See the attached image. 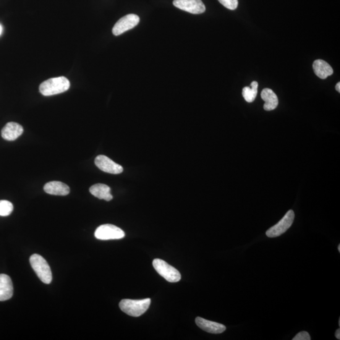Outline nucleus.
Instances as JSON below:
<instances>
[{"instance_id":"1a4fd4ad","label":"nucleus","mask_w":340,"mask_h":340,"mask_svg":"<svg viewBox=\"0 0 340 340\" xmlns=\"http://www.w3.org/2000/svg\"><path fill=\"white\" fill-rule=\"evenodd\" d=\"M96 166L101 171L111 174H120L123 168L120 164L115 163L112 159L104 155H99L95 158Z\"/></svg>"},{"instance_id":"f03ea898","label":"nucleus","mask_w":340,"mask_h":340,"mask_svg":"<svg viewBox=\"0 0 340 340\" xmlns=\"http://www.w3.org/2000/svg\"><path fill=\"white\" fill-rule=\"evenodd\" d=\"M150 304V298L142 300L123 299L119 303V307L127 315L139 317L148 310Z\"/></svg>"},{"instance_id":"6ab92c4d","label":"nucleus","mask_w":340,"mask_h":340,"mask_svg":"<svg viewBox=\"0 0 340 340\" xmlns=\"http://www.w3.org/2000/svg\"><path fill=\"white\" fill-rule=\"evenodd\" d=\"M224 7L227 9L234 10L238 6V0H218Z\"/></svg>"},{"instance_id":"423d86ee","label":"nucleus","mask_w":340,"mask_h":340,"mask_svg":"<svg viewBox=\"0 0 340 340\" xmlns=\"http://www.w3.org/2000/svg\"><path fill=\"white\" fill-rule=\"evenodd\" d=\"M95 236L100 240H119L125 236V232L114 225L104 224L96 229Z\"/></svg>"},{"instance_id":"b1692460","label":"nucleus","mask_w":340,"mask_h":340,"mask_svg":"<svg viewBox=\"0 0 340 340\" xmlns=\"http://www.w3.org/2000/svg\"><path fill=\"white\" fill-rule=\"evenodd\" d=\"M338 249L339 252H340V245H338Z\"/></svg>"},{"instance_id":"a211bd4d","label":"nucleus","mask_w":340,"mask_h":340,"mask_svg":"<svg viewBox=\"0 0 340 340\" xmlns=\"http://www.w3.org/2000/svg\"><path fill=\"white\" fill-rule=\"evenodd\" d=\"M14 211V206L8 200H0V216L10 215Z\"/></svg>"},{"instance_id":"9b49d317","label":"nucleus","mask_w":340,"mask_h":340,"mask_svg":"<svg viewBox=\"0 0 340 340\" xmlns=\"http://www.w3.org/2000/svg\"><path fill=\"white\" fill-rule=\"evenodd\" d=\"M23 128L16 122L7 123L2 130V136L7 141H15L23 134Z\"/></svg>"},{"instance_id":"dca6fc26","label":"nucleus","mask_w":340,"mask_h":340,"mask_svg":"<svg viewBox=\"0 0 340 340\" xmlns=\"http://www.w3.org/2000/svg\"><path fill=\"white\" fill-rule=\"evenodd\" d=\"M111 188L108 185L98 184L93 185L90 188V192L99 199L111 201L113 196L111 193Z\"/></svg>"},{"instance_id":"4be33fe9","label":"nucleus","mask_w":340,"mask_h":340,"mask_svg":"<svg viewBox=\"0 0 340 340\" xmlns=\"http://www.w3.org/2000/svg\"><path fill=\"white\" fill-rule=\"evenodd\" d=\"M336 90L337 91H338V92H339V93L340 92V83L339 82L337 83V84L336 85Z\"/></svg>"},{"instance_id":"412c9836","label":"nucleus","mask_w":340,"mask_h":340,"mask_svg":"<svg viewBox=\"0 0 340 340\" xmlns=\"http://www.w3.org/2000/svg\"><path fill=\"white\" fill-rule=\"evenodd\" d=\"M336 338L338 339H340V329L339 328L337 329L335 333Z\"/></svg>"},{"instance_id":"f257e3e1","label":"nucleus","mask_w":340,"mask_h":340,"mask_svg":"<svg viewBox=\"0 0 340 340\" xmlns=\"http://www.w3.org/2000/svg\"><path fill=\"white\" fill-rule=\"evenodd\" d=\"M70 82L64 77L50 78L41 83L39 91L44 96H52L65 92L69 90Z\"/></svg>"},{"instance_id":"f3484780","label":"nucleus","mask_w":340,"mask_h":340,"mask_svg":"<svg viewBox=\"0 0 340 340\" xmlns=\"http://www.w3.org/2000/svg\"><path fill=\"white\" fill-rule=\"evenodd\" d=\"M258 83L257 82H253L251 83L250 87L246 86L243 88L242 95L245 100L248 103L254 101L258 94Z\"/></svg>"},{"instance_id":"20e7f679","label":"nucleus","mask_w":340,"mask_h":340,"mask_svg":"<svg viewBox=\"0 0 340 340\" xmlns=\"http://www.w3.org/2000/svg\"><path fill=\"white\" fill-rule=\"evenodd\" d=\"M153 265L156 271L167 281L174 283L181 280V274L179 270L166 261L159 258L154 259Z\"/></svg>"},{"instance_id":"ddd939ff","label":"nucleus","mask_w":340,"mask_h":340,"mask_svg":"<svg viewBox=\"0 0 340 340\" xmlns=\"http://www.w3.org/2000/svg\"><path fill=\"white\" fill-rule=\"evenodd\" d=\"M44 190L47 193L53 195L65 196L69 194L70 188L64 183L50 182L44 185Z\"/></svg>"},{"instance_id":"2eb2a0df","label":"nucleus","mask_w":340,"mask_h":340,"mask_svg":"<svg viewBox=\"0 0 340 340\" xmlns=\"http://www.w3.org/2000/svg\"><path fill=\"white\" fill-rule=\"evenodd\" d=\"M313 70L318 77L321 79L326 78L333 74V70L328 62L322 59H317L314 62L313 65Z\"/></svg>"},{"instance_id":"4468645a","label":"nucleus","mask_w":340,"mask_h":340,"mask_svg":"<svg viewBox=\"0 0 340 340\" xmlns=\"http://www.w3.org/2000/svg\"><path fill=\"white\" fill-rule=\"evenodd\" d=\"M261 97L265 101L263 109L266 111L276 109L279 105L278 97L274 91L270 88H264L261 93Z\"/></svg>"},{"instance_id":"5701e85b","label":"nucleus","mask_w":340,"mask_h":340,"mask_svg":"<svg viewBox=\"0 0 340 340\" xmlns=\"http://www.w3.org/2000/svg\"><path fill=\"white\" fill-rule=\"evenodd\" d=\"M2 31H3V27L2 26L0 25V36L2 35Z\"/></svg>"},{"instance_id":"393cba45","label":"nucleus","mask_w":340,"mask_h":340,"mask_svg":"<svg viewBox=\"0 0 340 340\" xmlns=\"http://www.w3.org/2000/svg\"><path fill=\"white\" fill-rule=\"evenodd\" d=\"M338 324H339V326H340V319H339V323H338Z\"/></svg>"},{"instance_id":"f8f14e48","label":"nucleus","mask_w":340,"mask_h":340,"mask_svg":"<svg viewBox=\"0 0 340 340\" xmlns=\"http://www.w3.org/2000/svg\"><path fill=\"white\" fill-rule=\"evenodd\" d=\"M14 287L11 279L7 275L0 274V301L11 299Z\"/></svg>"},{"instance_id":"aec40b11","label":"nucleus","mask_w":340,"mask_h":340,"mask_svg":"<svg viewBox=\"0 0 340 340\" xmlns=\"http://www.w3.org/2000/svg\"><path fill=\"white\" fill-rule=\"evenodd\" d=\"M311 336L310 334L306 331H301L296 334L293 340H310Z\"/></svg>"},{"instance_id":"6e6552de","label":"nucleus","mask_w":340,"mask_h":340,"mask_svg":"<svg viewBox=\"0 0 340 340\" xmlns=\"http://www.w3.org/2000/svg\"><path fill=\"white\" fill-rule=\"evenodd\" d=\"M174 5L178 9L192 14H201L206 11L202 0H174Z\"/></svg>"},{"instance_id":"9d476101","label":"nucleus","mask_w":340,"mask_h":340,"mask_svg":"<svg viewBox=\"0 0 340 340\" xmlns=\"http://www.w3.org/2000/svg\"><path fill=\"white\" fill-rule=\"evenodd\" d=\"M195 323L200 329L208 332V333L221 334L226 331V327L223 324L207 320L200 317H197L195 319Z\"/></svg>"},{"instance_id":"0eeeda50","label":"nucleus","mask_w":340,"mask_h":340,"mask_svg":"<svg viewBox=\"0 0 340 340\" xmlns=\"http://www.w3.org/2000/svg\"><path fill=\"white\" fill-rule=\"evenodd\" d=\"M140 18L135 14H129L125 15L115 24L112 33L114 36H118L123 33L132 29V28L138 25L140 23Z\"/></svg>"},{"instance_id":"7ed1b4c3","label":"nucleus","mask_w":340,"mask_h":340,"mask_svg":"<svg viewBox=\"0 0 340 340\" xmlns=\"http://www.w3.org/2000/svg\"><path fill=\"white\" fill-rule=\"evenodd\" d=\"M30 263L41 281L44 284H51L52 279V271L45 259L38 254H33L30 256Z\"/></svg>"},{"instance_id":"39448f33","label":"nucleus","mask_w":340,"mask_h":340,"mask_svg":"<svg viewBox=\"0 0 340 340\" xmlns=\"http://www.w3.org/2000/svg\"><path fill=\"white\" fill-rule=\"evenodd\" d=\"M294 218V212L292 210L289 211L278 223L266 231V236L268 237H276L285 233L291 227Z\"/></svg>"}]
</instances>
